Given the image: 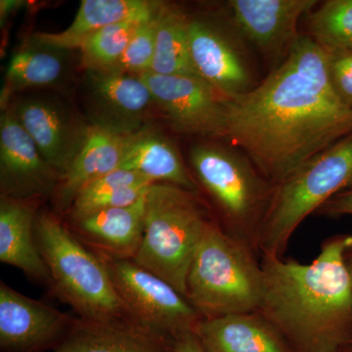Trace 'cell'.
<instances>
[{"label":"cell","instance_id":"obj_1","mask_svg":"<svg viewBox=\"0 0 352 352\" xmlns=\"http://www.w3.org/2000/svg\"><path fill=\"white\" fill-rule=\"evenodd\" d=\"M226 105L224 141L273 184L352 133V109L331 85L325 48L307 34L263 82Z\"/></svg>","mask_w":352,"mask_h":352},{"label":"cell","instance_id":"obj_2","mask_svg":"<svg viewBox=\"0 0 352 352\" xmlns=\"http://www.w3.org/2000/svg\"><path fill=\"white\" fill-rule=\"evenodd\" d=\"M352 234L324 241L311 263L261 256L258 312L296 352H342L352 347V280L346 254Z\"/></svg>","mask_w":352,"mask_h":352},{"label":"cell","instance_id":"obj_3","mask_svg":"<svg viewBox=\"0 0 352 352\" xmlns=\"http://www.w3.org/2000/svg\"><path fill=\"white\" fill-rule=\"evenodd\" d=\"M217 221L200 192L154 183L146 195L142 242L132 261L185 296L197 249Z\"/></svg>","mask_w":352,"mask_h":352},{"label":"cell","instance_id":"obj_4","mask_svg":"<svg viewBox=\"0 0 352 352\" xmlns=\"http://www.w3.org/2000/svg\"><path fill=\"white\" fill-rule=\"evenodd\" d=\"M34 233L53 295L85 320L134 321L103 259L83 245L56 212L41 208Z\"/></svg>","mask_w":352,"mask_h":352},{"label":"cell","instance_id":"obj_5","mask_svg":"<svg viewBox=\"0 0 352 352\" xmlns=\"http://www.w3.org/2000/svg\"><path fill=\"white\" fill-rule=\"evenodd\" d=\"M263 293L258 252L215 222L192 261L185 298L208 319L258 311Z\"/></svg>","mask_w":352,"mask_h":352},{"label":"cell","instance_id":"obj_6","mask_svg":"<svg viewBox=\"0 0 352 352\" xmlns=\"http://www.w3.org/2000/svg\"><path fill=\"white\" fill-rule=\"evenodd\" d=\"M189 159L199 190L212 200L219 226L258 252L259 230L274 184L233 145L200 143L191 148Z\"/></svg>","mask_w":352,"mask_h":352},{"label":"cell","instance_id":"obj_7","mask_svg":"<svg viewBox=\"0 0 352 352\" xmlns=\"http://www.w3.org/2000/svg\"><path fill=\"white\" fill-rule=\"evenodd\" d=\"M351 186L352 133L274 184L258 234L261 258H284L303 220Z\"/></svg>","mask_w":352,"mask_h":352},{"label":"cell","instance_id":"obj_8","mask_svg":"<svg viewBox=\"0 0 352 352\" xmlns=\"http://www.w3.org/2000/svg\"><path fill=\"white\" fill-rule=\"evenodd\" d=\"M101 258L134 321L173 340L195 331L203 318L168 282L133 261Z\"/></svg>","mask_w":352,"mask_h":352},{"label":"cell","instance_id":"obj_9","mask_svg":"<svg viewBox=\"0 0 352 352\" xmlns=\"http://www.w3.org/2000/svg\"><path fill=\"white\" fill-rule=\"evenodd\" d=\"M173 131L226 140V99L198 76L140 75Z\"/></svg>","mask_w":352,"mask_h":352},{"label":"cell","instance_id":"obj_10","mask_svg":"<svg viewBox=\"0 0 352 352\" xmlns=\"http://www.w3.org/2000/svg\"><path fill=\"white\" fill-rule=\"evenodd\" d=\"M188 41L197 76L224 99L236 98L256 87L245 41L232 24L224 29L189 18Z\"/></svg>","mask_w":352,"mask_h":352},{"label":"cell","instance_id":"obj_11","mask_svg":"<svg viewBox=\"0 0 352 352\" xmlns=\"http://www.w3.org/2000/svg\"><path fill=\"white\" fill-rule=\"evenodd\" d=\"M317 3L316 0H230L227 8L238 34L275 69L302 36L298 31L300 20Z\"/></svg>","mask_w":352,"mask_h":352},{"label":"cell","instance_id":"obj_12","mask_svg":"<svg viewBox=\"0 0 352 352\" xmlns=\"http://www.w3.org/2000/svg\"><path fill=\"white\" fill-rule=\"evenodd\" d=\"M12 112L44 160L63 177L82 150L89 126L55 97H25L16 102Z\"/></svg>","mask_w":352,"mask_h":352},{"label":"cell","instance_id":"obj_13","mask_svg":"<svg viewBox=\"0 0 352 352\" xmlns=\"http://www.w3.org/2000/svg\"><path fill=\"white\" fill-rule=\"evenodd\" d=\"M61 175L44 160L12 110L0 119V195L15 200L52 198Z\"/></svg>","mask_w":352,"mask_h":352},{"label":"cell","instance_id":"obj_14","mask_svg":"<svg viewBox=\"0 0 352 352\" xmlns=\"http://www.w3.org/2000/svg\"><path fill=\"white\" fill-rule=\"evenodd\" d=\"M76 317L25 296L0 282V351L47 352L57 346Z\"/></svg>","mask_w":352,"mask_h":352},{"label":"cell","instance_id":"obj_15","mask_svg":"<svg viewBox=\"0 0 352 352\" xmlns=\"http://www.w3.org/2000/svg\"><path fill=\"white\" fill-rule=\"evenodd\" d=\"M85 101L92 124L135 133L142 129L154 99L140 76L87 71Z\"/></svg>","mask_w":352,"mask_h":352},{"label":"cell","instance_id":"obj_16","mask_svg":"<svg viewBox=\"0 0 352 352\" xmlns=\"http://www.w3.org/2000/svg\"><path fill=\"white\" fill-rule=\"evenodd\" d=\"M145 212L146 196L131 206L106 208L65 223L101 258L132 261L142 242Z\"/></svg>","mask_w":352,"mask_h":352},{"label":"cell","instance_id":"obj_17","mask_svg":"<svg viewBox=\"0 0 352 352\" xmlns=\"http://www.w3.org/2000/svg\"><path fill=\"white\" fill-rule=\"evenodd\" d=\"M133 134L89 126L82 150L51 198L57 214H67L76 196L90 183L120 168Z\"/></svg>","mask_w":352,"mask_h":352},{"label":"cell","instance_id":"obj_18","mask_svg":"<svg viewBox=\"0 0 352 352\" xmlns=\"http://www.w3.org/2000/svg\"><path fill=\"white\" fill-rule=\"evenodd\" d=\"M47 352H175V340L135 321L78 317L63 340Z\"/></svg>","mask_w":352,"mask_h":352},{"label":"cell","instance_id":"obj_19","mask_svg":"<svg viewBox=\"0 0 352 352\" xmlns=\"http://www.w3.org/2000/svg\"><path fill=\"white\" fill-rule=\"evenodd\" d=\"M43 200L0 201V261L51 289L47 266L36 245L34 226Z\"/></svg>","mask_w":352,"mask_h":352},{"label":"cell","instance_id":"obj_20","mask_svg":"<svg viewBox=\"0 0 352 352\" xmlns=\"http://www.w3.org/2000/svg\"><path fill=\"white\" fill-rule=\"evenodd\" d=\"M194 333L210 352H296L258 311L201 319Z\"/></svg>","mask_w":352,"mask_h":352},{"label":"cell","instance_id":"obj_21","mask_svg":"<svg viewBox=\"0 0 352 352\" xmlns=\"http://www.w3.org/2000/svg\"><path fill=\"white\" fill-rule=\"evenodd\" d=\"M163 4L146 0H83L73 23L64 31L38 34L36 43L58 50H80L90 36L104 28L129 20H149Z\"/></svg>","mask_w":352,"mask_h":352},{"label":"cell","instance_id":"obj_22","mask_svg":"<svg viewBox=\"0 0 352 352\" xmlns=\"http://www.w3.org/2000/svg\"><path fill=\"white\" fill-rule=\"evenodd\" d=\"M120 168L136 171L154 183L200 192L194 175L168 138L142 129L132 135Z\"/></svg>","mask_w":352,"mask_h":352},{"label":"cell","instance_id":"obj_23","mask_svg":"<svg viewBox=\"0 0 352 352\" xmlns=\"http://www.w3.org/2000/svg\"><path fill=\"white\" fill-rule=\"evenodd\" d=\"M151 180L136 171L119 168L90 183L80 192L67 214L80 219L106 208L126 207L146 196Z\"/></svg>","mask_w":352,"mask_h":352},{"label":"cell","instance_id":"obj_24","mask_svg":"<svg viewBox=\"0 0 352 352\" xmlns=\"http://www.w3.org/2000/svg\"><path fill=\"white\" fill-rule=\"evenodd\" d=\"M188 20L182 11L164 6L150 72L161 76H198L190 56Z\"/></svg>","mask_w":352,"mask_h":352},{"label":"cell","instance_id":"obj_25","mask_svg":"<svg viewBox=\"0 0 352 352\" xmlns=\"http://www.w3.org/2000/svg\"><path fill=\"white\" fill-rule=\"evenodd\" d=\"M66 51L36 43L11 58L6 76V91L51 87L61 80L67 69Z\"/></svg>","mask_w":352,"mask_h":352},{"label":"cell","instance_id":"obj_26","mask_svg":"<svg viewBox=\"0 0 352 352\" xmlns=\"http://www.w3.org/2000/svg\"><path fill=\"white\" fill-rule=\"evenodd\" d=\"M307 36L324 48L352 50V0H327L307 15Z\"/></svg>","mask_w":352,"mask_h":352},{"label":"cell","instance_id":"obj_27","mask_svg":"<svg viewBox=\"0 0 352 352\" xmlns=\"http://www.w3.org/2000/svg\"><path fill=\"white\" fill-rule=\"evenodd\" d=\"M150 20V19H149ZM148 20H129L104 28L80 47L87 71H106L119 61L138 28Z\"/></svg>","mask_w":352,"mask_h":352},{"label":"cell","instance_id":"obj_28","mask_svg":"<svg viewBox=\"0 0 352 352\" xmlns=\"http://www.w3.org/2000/svg\"><path fill=\"white\" fill-rule=\"evenodd\" d=\"M163 7L164 4L154 17L140 25L119 61L106 71L134 76L151 71L157 27Z\"/></svg>","mask_w":352,"mask_h":352},{"label":"cell","instance_id":"obj_29","mask_svg":"<svg viewBox=\"0 0 352 352\" xmlns=\"http://www.w3.org/2000/svg\"><path fill=\"white\" fill-rule=\"evenodd\" d=\"M329 80L340 101L352 109V50L325 48Z\"/></svg>","mask_w":352,"mask_h":352},{"label":"cell","instance_id":"obj_30","mask_svg":"<svg viewBox=\"0 0 352 352\" xmlns=\"http://www.w3.org/2000/svg\"><path fill=\"white\" fill-rule=\"evenodd\" d=\"M316 214L332 217L352 215V186L326 201Z\"/></svg>","mask_w":352,"mask_h":352},{"label":"cell","instance_id":"obj_31","mask_svg":"<svg viewBox=\"0 0 352 352\" xmlns=\"http://www.w3.org/2000/svg\"><path fill=\"white\" fill-rule=\"evenodd\" d=\"M175 352H210L194 332L183 333L175 340Z\"/></svg>","mask_w":352,"mask_h":352},{"label":"cell","instance_id":"obj_32","mask_svg":"<svg viewBox=\"0 0 352 352\" xmlns=\"http://www.w3.org/2000/svg\"><path fill=\"white\" fill-rule=\"evenodd\" d=\"M347 265H349V272H351V276L352 280V247L349 250L346 254Z\"/></svg>","mask_w":352,"mask_h":352},{"label":"cell","instance_id":"obj_33","mask_svg":"<svg viewBox=\"0 0 352 352\" xmlns=\"http://www.w3.org/2000/svg\"><path fill=\"white\" fill-rule=\"evenodd\" d=\"M342 352H352V347H349V349H344V351Z\"/></svg>","mask_w":352,"mask_h":352}]
</instances>
